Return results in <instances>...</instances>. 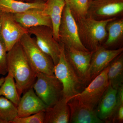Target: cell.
I'll use <instances>...</instances> for the list:
<instances>
[{
    "label": "cell",
    "instance_id": "obj_1",
    "mask_svg": "<svg viewBox=\"0 0 123 123\" xmlns=\"http://www.w3.org/2000/svg\"><path fill=\"white\" fill-rule=\"evenodd\" d=\"M8 73L13 76L18 94L21 95L32 87L37 73L31 66L20 42L7 52Z\"/></svg>",
    "mask_w": 123,
    "mask_h": 123
},
{
    "label": "cell",
    "instance_id": "obj_2",
    "mask_svg": "<svg viewBox=\"0 0 123 123\" xmlns=\"http://www.w3.org/2000/svg\"><path fill=\"white\" fill-rule=\"evenodd\" d=\"M115 19L113 18L98 20L88 15L77 19L80 38L86 48L94 51L100 47L107 36V25Z\"/></svg>",
    "mask_w": 123,
    "mask_h": 123
},
{
    "label": "cell",
    "instance_id": "obj_3",
    "mask_svg": "<svg viewBox=\"0 0 123 123\" xmlns=\"http://www.w3.org/2000/svg\"><path fill=\"white\" fill-rule=\"evenodd\" d=\"M61 44L59 61L54 68V74L63 86V97L68 102L81 92L84 85L73 68L66 57L63 43Z\"/></svg>",
    "mask_w": 123,
    "mask_h": 123
},
{
    "label": "cell",
    "instance_id": "obj_4",
    "mask_svg": "<svg viewBox=\"0 0 123 123\" xmlns=\"http://www.w3.org/2000/svg\"><path fill=\"white\" fill-rule=\"evenodd\" d=\"M20 42L27 59L36 72L54 75L53 61L39 47L34 38L27 33L23 36Z\"/></svg>",
    "mask_w": 123,
    "mask_h": 123
},
{
    "label": "cell",
    "instance_id": "obj_5",
    "mask_svg": "<svg viewBox=\"0 0 123 123\" xmlns=\"http://www.w3.org/2000/svg\"><path fill=\"white\" fill-rule=\"evenodd\" d=\"M32 87L38 97L48 107L55 105L63 97L62 84L54 75L37 73Z\"/></svg>",
    "mask_w": 123,
    "mask_h": 123
},
{
    "label": "cell",
    "instance_id": "obj_6",
    "mask_svg": "<svg viewBox=\"0 0 123 123\" xmlns=\"http://www.w3.org/2000/svg\"><path fill=\"white\" fill-rule=\"evenodd\" d=\"M59 34L60 41L65 47L81 50L89 51L82 43L77 22L70 8L66 4L62 14Z\"/></svg>",
    "mask_w": 123,
    "mask_h": 123
},
{
    "label": "cell",
    "instance_id": "obj_7",
    "mask_svg": "<svg viewBox=\"0 0 123 123\" xmlns=\"http://www.w3.org/2000/svg\"><path fill=\"white\" fill-rule=\"evenodd\" d=\"M108 69L109 65L92 80L87 87L73 97L72 99L76 98L86 105L95 109L101 97L109 86L107 76Z\"/></svg>",
    "mask_w": 123,
    "mask_h": 123
},
{
    "label": "cell",
    "instance_id": "obj_8",
    "mask_svg": "<svg viewBox=\"0 0 123 123\" xmlns=\"http://www.w3.org/2000/svg\"><path fill=\"white\" fill-rule=\"evenodd\" d=\"M28 29L29 34L35 36L39 47L51 58L55 65L59 59L61 44L55 39L52 29L47 26H38Z\"/></svg>",
    "mask_w": 123,
    "mask_h": 123
},
{
    "label": "cell",
    "instance_id": "obj_9",
    "mask_svg": "<svg viewBox=\"0 0 123 123\" xmlns=\"http://www.w3.org/2000/svg\"><path fill=\"white\" fill-rule=\"evenodd\" d=\"M65 48L66 57L82 82L85 84L91 81L89 69L93 51L81 50L65 47Z\"/></svg>",
    "mask_w": 123,
    "mask_h": 123
},
{
    "label": "cell",
    "instance_id": "obj_10",
    "mask_svg": "<svg viewBox=\"0 0 123 123\" xmlns=\"http://www.w3.org/2000/svg\"><path fill=\"white\" fill-rule=\"evenodd\" d=\"M29 33L28 29L23 27L15 20L12 14L2 13L0 34L7 51L14 46L25 34Z\"/></svg>",
    "mask_w": 123,
    "mask_h": 123
},
{
    "label": "cell",
    "instance_id": "obj_11",
    "mask_svg": "<svg viewBox=\"0 0 123 123\" xmlns=\"http://www.w3.org/2000/svg\"><path fill=\"white\" fill-rule=\"evenodd\" d=\"M123 51V48L111 50L99 47L93 51L90 67L91 81L107 67L113 60L122 53Z\"/></svg>",
    "mask_w": 123,
    "mask_h": 123
},
{
    "label": "cell",
    "instance_id": "obj_12",
    "mask_svg": "<svg viewBox=\"0 0 123 123\" xmlns=\"http://www.w3.org/2000/svg\"><path fill=\"white\" fill-rule=\"evenodd\" d=\"M70 110L69 123H102L98 118L96 110L86 105L74 98L68 102Z\"/></svg>",
    "mask_w": 123,
    "mask_h": 123
},
{
    "label": "cell",
    "instance_id": "obj_13",
    "mask_svg": "<svg viewBox=\"0 0 123 123\" xmlns=\"http://www.w3.org/2000/svg\"><path fill=\"white\" fill-rule=\"evenodd\" d=\"M48 107L31 87L25 91L20 98L17 106V117H25L41 111H45Z\"/></svg>",
    "mask_w": 123,
    "mask_h": 123
},
{
    "label": "cell",
    "instance_id": "obj_14",
    "mask_svg": "<svg viewBox=\"0 0 123 123\" xmlns=\"http://www.w3.org/2000/svg\"><path fill=\"white\" fill-rule=\"evenodd\" d=\"M44 9H31L13 15L15 20L26 29L38 26H47L52 29L50 18Z\"/></svg>",
    "mask_w": 123,
    "mask_h": 123
},
{
    "label": "cell",
    "instance_id": "obj_15",
    "mask_svg": "<svg viewBox=\"0 0 123 123\" xmlns=\"http://www.w3.org/2000/svg\"><path fill=\"white\" fill-rule=\"evenodd\" d=\"M123 11L121 0H97L90 4L88 12L91 14L90 16L91 17L109 18L119 14Z\"/></svg>",
    "mask_w": 123,
    "mask_h": 123
},
{
    "label": "cell",
    "instance_id": "obj_16",
    "mask_svg": "<svg viewBox=\"0 0 123 123\" xmlns=\"http://www.w3.org/2000/svg\"><path fill=\"white\" fill-rule=\"evenodd\" d=\"M117 89L109 84L97 104V115L101 120L108 123L114 112L117 104Z\"/></svg>",
    "mask_w": 123,
    "mask_h": 123
},
{
    "label": "cell",
    "instance_id": "obj_17",
    "mask_svg": "<svg viewBox=\"0 0 123 123\" xmlns=\"http://www.w3.org/2000/svg\"><path fill=\"white\" fill-rule=\"evenodd\" d=\"M68 101L63 97L55 105L48 107L45 112L43 123H68L70 110Z\"/></svg>",
    "mask_w": 123,
    "mask_h": 123
},
{
    "label": "cell",
    "instance_id": "obj_18",
    "mask_svg": "<svg viewBox=\"0 0 123 123\" xmlns=\"http://www.w3.org/2000/svg\"><path fill=\"white\" fill-rule=\"evenodd\" d=\"M65 4V0H49L44 9L51 19L54 38L58 42H60L59 28Z\"/></svg>",
    "mask_w": 123,
    "mask_h": 123
},
{
    "label": "cell",
    "instance_id": "obj_19",
    "mask_svg": "<svg viewBox=\"0 0 123 123\" xmlns=\"http://www.w3.org/2000/svg\"><path fill=\"white\" fill-rule=\"evenodd\" d=\"M46 2L42 1L25 2L18 0H0V12L15 14L33 8L44 9Z\"/></svg>",
    "mask_w": 123,
    "mask_h": 123
},
{
    "label": "cell",
    "instance_id": "obj_20",
    "mask_svg": "<svg viewBox=\"0 0 123 123\" xmlns=\"http://www.w3.org/2000/svg\"><path fill=\"white\" fill-rule=\"evenodd\" d=\"M109 65L107 73L109 84L118 89L123 82V53L118 56Z\"/></svg>",
    "mask_w": 123,
    "mask_h": 123
},
{
    "label": "cell",
    "instance_id": "obj_21",
    "mask_svg": "<svg viewBox=\"0 0 123 123\" xmlns=\"http://www.w3.org/2000/svg\"><path fill=\"white\" fill-rule=\"evenodd\" d=\"M0 96H3L17 106L21 97L18 94L13 76L9 73L0 87Z\"/></svg>",
    "mask_w": 123,
    "mask_h": 123
},
{
    "label": "cell",
    "instance_id": "obj_22",
    "mask_svg": "<svg viewBox=\"0 0 123 123\" xmlns=\"http://www.w3.org/2000/svg\"><path fill=\"white\" fill-rule=\"evenodd\" d=\"M17 117V106L6 98L0 96V123H12Z\"/></svg>",
    "mask_w": 123,
    "mask_h": 123
},
{
    "label": "cell",
    "instance_id": "obj_23",
    "mask_svg": "<svg viewBox=\"0 0 123 123\" xmlns=\"http://www.w3.org/2000/svg\"><path fill=\"white\" fill-rule=\"evenodd\" d=\"M106 29L108 34L105 44L108 47L116 43L123 37V19L112 20L107 25Z\"/></svg>",
    "mask_w": 123,
    "mask_h": 123
},
{
    "label": "cell",
    "instance_id": "obj_24",
    "mask_svg": "<svg viewBox=\"0 0 123 123\" xmlns=\"http://www.w3.org/2000/svg\"><path fill=\"white\" fill-rule=\"evenodd\" d=\"M65 1L77 20L88 15L90 4V0H65Z\"/></svg>",
    "mask_w": 123,
    "mask_h": 123
},
{
    "label": "cell",
    "instance_id": "obj_25",
    "mask_svg": "<svg viewBox=\"0 0 123 123\" xmlns=\"http://www.w3.org/2000/svg\"><path fill=\"white\" fill-rule=\"evenodd\" d=\"M45 111H41L23 117H17L12 123H43Z\"/></svg>",
    "mask_w": 123,
    "mask_h": 123
},
{
    "label": "cell",
    "instance_id": "obj_26",
    "mask_svg": "<svg viewBox=\"0 0 123 123\" xmlns=\"http://www.w3.org/2000/svg\"><path fill=\"white\" fill-rule=\"evenodd\" d=\"M7 52L5 44L0 34V75H5L8 73Z\"/></svg>",
    "mask_w": 123,
    "mask_h": 123
},
{
    "label": "cell",
    "instance_id": "obj_27",
    "mask_svg": "<svg viewBox=\"0 0 123 123\" xmlns=\"http://www.w3.org/2000/svg\"><path fill=\"white\" fill-rule=\"evenodd\" d=\"M2 12H0V33L1 27V20H2Z\"/></svg>",
    "mask_w": 123,
    "mask_h": 123
},
{
    "label": "cell",
    "instance_id": "obj_28",
    "mask_svg": "<svg viewBox=\"0 0 123 123\" xmlns=\"http://www.w3.org/2000/svg\"><path fill=\"white\" fill-rule=\"evenodd\" d=\"M5 78L2 77L1 78H0V87L1 86L2 84V83L4 82V81Z\"/></svg>",
    "mask_w": 123,
    "mask_h": 123
},
{
    "label": "cell",
    "instance_id": "obj_29",
    "mask_svg": "<svg viewBox=\"0 0 123 123\" xmlns=\"http://www.w3.org/2000/svg\"></svg>",
    "mask_w": 123,
    "mask_h": 123
}]
</instances>
